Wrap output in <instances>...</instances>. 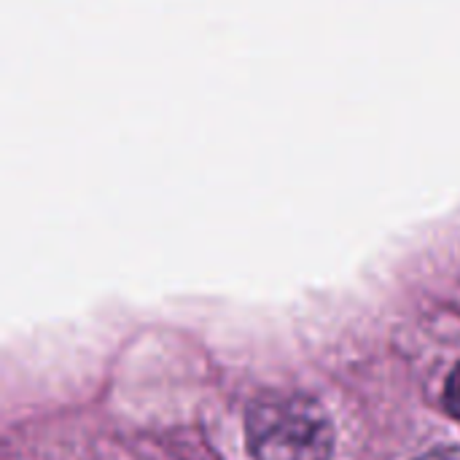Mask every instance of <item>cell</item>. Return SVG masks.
I'll return each mask as SVG.
<instances>
[{"label":"cell","mask_w":460,"mask_h":460,"mask_svg":"<svg viewBox=\"0 0 460 460\" xmlns=\"http://www.w3.org/2000/svg\"><path fill=\"white\" fill-rule=\"evenodd\" d=\"M245 439L253 460H329L334 426L315 399L272 394L248 407Z\"/></svg>","instance_id":"obj_1"},{"label":"cell","mask_w":460,"mask_h":460,"mask_svg":"<svg viewBox=\"0 0 460 460\" xmlns=\"http://www.w3.org/2000/svg\"><path fill=\"white\" fill-rule=\"evenodd\" d=\"M445 410L460 423V364L450 372L445 383Z\"/></svg>","instance_id":"obj_2"},{"label":"cell","mask_w":460,"mask_h":460,"mask_svg":"<svg viewBox=\"0 0 460 460\" xmlns=\"http://www.w3.org/2000/svg\"><path fill=\"white\" fill-rule=\"evenodd\" d=\"M418 460H460V450L458 447H439V450H431Z\"/></svg>","instance_id":"obj_3"}]
</instances>
